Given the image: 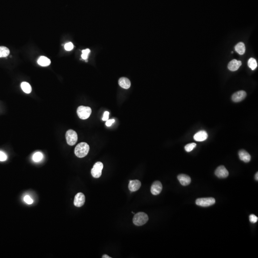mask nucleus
Wrapping results in <instances>:
<instances>
[{
    "instance_id": "dca6fc26",
    "label": "nucleus",
    "mask_w": 258,
    "mask_h": 258,
    "mask_svg": "<svg viewBox=\"0 0 258 258\" xmlns=\"http://www.w3.org/2000/svg\"><path fill=\"white\" fill-rule=\"evenodd\" d=\"M119 84L123 89H128L131 87V81L128 78L122 77L119 80Z\"/></svg>"
},
{
    "instance_id": "f8f14e48",
    "label": "nucleus",
    "mask_w": 258,
    "mask_h": 258,
    "mask_svg": "<svg viewBox=\"0 0 258 258\" xmlns=\"http://www.w3.org/2000/svg\"><path fill=\"white\" fill-rule=\"evenodd\" d=\"M177 178L180 184L184 186L189 185L191 182L190 177L188 175L184 174H180L178 175Z\"/></svg>"
},
{
    "instance_id": "412c9836",
    "label": "nucleus",
    "mask_w": 258,
    "mask_h": 258,
    "mask_svg": "<svg viewBox=\"0 0 258 258\" xmlns=\"http://www.w3.org/2000/svg\"><path fill=\"white\" fill-rule=\"evenodd\" d=\"M247 65H248L249 68H251L252 70H255L257 68V66H258L257 61L254 58H250L248 60V62H247Z\"/></svg>"
},
{
    "instance_id": "a211bd4d",
    "label": "nucleus",
    "mask_w": 258,
    "mask_h": 258,
    "mask_svg": "<svg viewBox=\"0 0 258 258\" xmlns=\"http://www.w3.org/2000/svg\"><path fill=\"white\" fill-rule=\"evenodd\" d=\"M235 49L239 55H243L245 52V46L243 42H239L235 46Z\"/></svg>"
},
{
    "instance_id": "6e6552de",
    "label": "nucleus",
    "mask_w": 258,
    "mask_h": 258,
    "mask_svg": "<svg viewBox=\"0 0 258 258\" xmlns=\"http://www.w3.org/2000/svg\"><path fill=\"white\" fill-rule=\"evenodd\" d=\"M85 202V197L83 193H78L75 196L74 204L77 207H81Z\"/></svg>"
},
{
    "instance_id": "6ab92c4d",
    "label": "nucleus",
    "mask_w": 258,
    "mask_h": 258,
    "mask_svg": "<svg viewBox=\"0 0 258 258\" xmlns=\"http://www.w3.org/2000/svg\"><path fill=\"white\" fill-rule=\"evenodd\" d=\"M21 87L23 91L27 94H29L32 91V87L27 82H22L21 84Z\"/></svg>"
},
{
    "instance_id": "2eb2a0df",
    "label": "nucleus",
    "mask_w": 258,
    "mask_h": 258,
    "mask_svg": "<svg viewBox=\"0 0 258 258\" xmlns=\"http://www.w3.org/2000/svg\"><path fill=\"white\" fill-rule=\"evenodd\" d=\"M239 158L242 161L248 163L251 161V155L244 150H241L239 152Z\"/></svg>"
},
{
    "instance_id": "5701e85b",
    "label": "nucleus",
    "mask_w": 258,
    "mask_h": 258,
    "mask_svg": "<svg viewBox=\"0 0 258 258\" xmlns=\"http://www.w3.org/2000/svg\"><path fill=\"white\" fill-rule=\"evenodd\" d=\"M197 146V144L195 143H190L189 144H187L184 147V149L185 151L188 152H190L192 151L194 148H195Z\"/></svg>"
},
{
    "instance_id": "bb28decb",
    "label": "nucleus",
    "mask_w": 258,
    "mask_h": 258,
    "mask_svg": "<svg viewBox=\"0 0 258 258\" xmlns=\"http://www.w3.org/2000/svg\"><path fill=\"white\" fill-rule=\"evenodd\" d=\"M24 201L29 205L32 204L33 203V199L31 198L29 196H28V195L24 197Z\"/></svg>"
},
{
    "instance_id": "39448f33",
    "label": "nucleus",
    "mask_w": 258,
    "mask_h": 258,
    "mask_svg": "<svg viewBox=\"0 0 258 258\" xmlns=\"http://www.w3.org/2000/svg\"><path fill=\"white\" fill-rule=\"evenodd\" d=\"M215 198L213 197H207V198H200L197 199L196 201V204L203 207H208L213 205L215 203Z\"/></svg>"
},
{
    "instance_id": "393cba45",
    "label": "nucleus",
    "mask_w": 258,
    "mask_h": 258,
    "mask_svg": "<svg viewBox=\"0 0 258 258\" xmlns=\"http://www.w3.org/2000/svg\"><path fill=\"white\" fill-rule=\"evenodd\" d=\"M65 49L66 51H71L74 48V45L71 42L68 43L66 44L65 45Z\"/></svg>"
},
{
    "instance_id": "cd10ccee",
    "label": "nucleus",
    "mask_w": 258,
    "mask_h": 258,
    "mask_svg": "<svg viewBox=\"0 0 258 258\" xmlns=\"http://www.w3.org/2000/svg\"><path fill=\"white\" fill-rule=\"evenodd\" d=\"M7 157L6 154L3 152L0 151V161H4L6 160Z\"/></svg>"
},
{
    "instance_id": "473e14b6",
    "label": "nucleus",
    "mask_w": 258,
    "mask_h": 258,
    "mask_svg": "<svg viewBox=\"0 0 258 258\" xmlns=\"http://www.w3.org/2000/svg\"><path fill=\"white\" fill-rule=\"evenodd\" d=\"M132 213H133V214H135V213H134V212H132Z\"/></svg>"
},
{
    "instance_id": "aec40b11",
    "label": "nucleus",
    "mask_w": 258,
    "mask_h": 258,
    "mask_svg": "<svg viewBox=\"0 0 258 258\" xmlns=\"http://www.w3.org/2000/svg\"><path fill=\"white\" fill-rule=\"evenodd\" d=\"M10 50L6 46H0V57H6L9 55Z\"/></svg>"
},
{
    "instance_id": "0eeeda50",
    "label": "nucleus",
    "mask_w": 258,
    "mask_h": 258,
    "mask_svg": "<svg viewBox=\"0 0 258 258\" xmlns=\"http://www.w3.org/2000/svg\"><path fill=\"white\" fill-rule=\"evenodd\" d=\"M216 176L220 178H225L229 176L228 170L223 166H220L217 168L215 172Z\"/></svg>"
},
{
    "instance_id": "9b49d317",
    "label": "nucleus",
    "mask_w": 258,
    "mask_h": 258,
    "mask_svg": "<svg viewBox=\"0 0 258 258\" xmlns=\"http://www.w3.org/2000/svg\"><path fill=\"white\" fill-rule=\"evenodd\" d=\"M141 187V183L138 180H130L129 184V189L131 192H135Z\"/></svg>"
},
{
    "instance_id": "423d86ee",
    "label": "nucleus",
    "mask_w": 258,
    "mask_h": 258,
    "mask_svg": "<svg viewBox=\"0 0 258 258\" xmlns=\"http://www.w3.org/2000/svg\"><path fill=\"white\" fill-rule=\"evenodd\" d=\"M103 164L100 162H98L94 164L91 171L92 176L95 178H98L100 177L102 174V170L103 169Z\"/></svg>"
},
{
    "instance_id": "20e7f679",
    "label": "nucleus",
    "mask_w": 258,
    "mask_h": 258,
    "mask_svg": "<svg viewBox=\"0 0 258 258\" xmlns=\"http://www.w3.org/2000/svg\"><path fill=\"white\" fill-rule=\"evenodd\" d=\"M66 142L70 146H73L76 144L78 141V134L74 130H68L66 134Z\"/></svg>"
},
{
    "instance_id": "f03ea898",
    "label": "nucleus",
    "mask_w": 258,
    "mask_h": 258,
    "mask_svg": "<svg viewBox=\"0 0 258 258\" xmlns=\"http://www.w3.org/2000/svg\"><path fill=\"white\" fill-rule=\"evenodd\" d=\"M148 220V216L146 213L144 212H139L134 215L133 221L134 224L138 226H140L146 223Z\"/></svg>"
},
{
    "instance_id": "9d476101",
    "label": "nucleus",
    "mask_w": 258,
    "mask_h": 258,
    "mask_svg": "<svg viewBox=\"0 0 258 258\" xmlns=\"http://www.w3.org/2000/svg\"><path fill=\"white\" fill-rule=\"evenodd\" d=\"M247 93L245 91H240L236 92L232 96V100L235 102H239L245 99Z\"/></svg>"
},
{
    "instance_id": "7ed1b4c3",
    "label": "nucleus",
    "mask_w": 258,
    "mask_h": 258,
    "mask_svg": "<svg viewBox=\"0 0 258 258\" xmlns=\"http://www.w3.org/2000/svg\"><path fill=\"white\" fill-rule=\"evenodd\" d=\"M91 109L89 107L80 106L77 109V114L80 119H87L91 114Z\"/></svg>"
},
{
    "instance_id": "a878e982",
    "label": "nucleus",
    "mask_w": 258,
    "mask_h": 258,
    "mask_svg": "<svg viewBox=\"0 0 258 258\" xmlns=\"http://www.w3.org/2000/svg\"><path fill=\"white\" fill-rule=\"evenodd\" d=\"M249 218H250V221H251V222L252 223H255L257 222L258 220V217L254 214H251L249 217Z\"/></svg>"
},
{
    "instance_id": "c85d7f7f",
    "label": "nucleus",
    "mask_w": 258,
    "mask_h": 258,
    "mask_svg": "<svg viewBox=\"0 0 258 258\" xmlns=\"http://www.w3.org/2000/svg\"><path fill=\"white\" fill-rule=\"evenodd\" d=\"M110 113L108 112H105L103 114V118H102V120L103 121H107L109 120V116Z\"/></svg>"
},
{
    "instance_id": "7c9ffc66",
    "label": "nucleus",
    "mask_w": 258,
    "mask_h": 258,
    "mask_svg": "<svg viewBox=\"0 0 258 258\" xmlns=\"http://www.w3.org/2000/svg\"><path fill=\"white\" fill-rule=\"evenodd\" d=\"M102 258H111V257H110V256H108V255H106V254H105V255H103V256H102Z\"/></svg>"
},
{
    "instance_id": "4be33fe9",
    "label": "nucleus",
    "mask_w": 258,
    "mask_h": 258,
    "mask_svg": "<svg viewBox=\"0 0 258 258\" xmlns=\"http://www.w3.org/2000/svg\"><path fill=\"white\" fill-rule=\"evenodd\" d=\"M43 155L40 152H36L33 156V160L36 162H39L42 160Z\"/></svg>"
},
{
    "instance_id": "c756f323",
    "label": "nucleus",
    "mask_w": 258,
    "mask_h": 258,
    "mask_svg": "<svg viewBox=\"0 0 258 258\" xmlns=\"http://www.w3.org/2000/svg\"><path fill=\"white\" fill-rule=\"evenodd\" d=\"M115 121L114 119L108 120L106 122V125L107 127L111 126L113 123L115 122Z\"/></svg>"
},
{
    "instance_id": "4468645a",
    "label": "nucleus",
    "mask_w": 258,
    "mask_h": 258,
    "mask_svg": "<svg viewBox=\"0 0 258 258\" xmlns=\"http://www.w3.org/2000/svg\"><path fill=\"white\" fill-rule=\"evenodd\" d=\"M208 137V133L205 131H200L195 134L194 139L196 141L202 142L205 140Z\"/></svg>"
},
{
    "instance_id": "2f4dec72",
    "label": "nucleus",
    "mask_w": 258,
    "mask_h": 258,
    "mask_svg": "<svg viewBox=\"0 0 258 258\" xmlns=\"http://www.w3.org/2000/svg\"><path fill=\"white\" fill-rule=\"evenodd\" d=\"M255 179H256L257 181L258 180V173L257 172L256 173V175H255Z\"/></svg>"
},
{
    "instance_id": "b1692460",
    "label": "nucleus",
    "mask_w": 258,
    "mask_h": 258,
    "mask_svg": "<svg viewBox=\"0 0 258 258\" xmlns=\"http://www.w3.org/2000/svg\"><path fill=\"white\" fill-rule=\"evenodd\" d=\"M90 52H91V50L89 49H86L82 50V54L81 55L82 58L84 60H86L88 57V55L90 53Z\"/></svg>"
},
{
    "instance_id": "f3484780",
    "label": "nucleus",
    "mask_w": 258,
    "mask_h": 258,
    "mask_svg": "<svg viewBox=\"0 0 258 258\" xmlns=\"http://www.w3.org/2000/svg\"><path fill=\"white\" fill-rule=\"evenodd\" d=\"M37 63L39 65L42 66H49L51 64V61L48 57L44 56H41L38 58Z\"/></svg>"
},
{
    "instance_id": "1a4fd4ad",
    "label": "nucleus",
    "mask_w": 258,
    "mask_h": 258,
    "mask_svg": "<svg viewBox=\"0 0 258 258\" xmlns=\"http://www.w3.org/2000/svg\"><path fill=\"white\" fill-rule=\"evenodd\" d=\"M163 186L161 183L159 181H156L153 183L151 188V193L153 195L156 196L160 194L162 190Z\"/></svg>"
},
{
    "instance_id": "f257e3e1",
    "label": "nucleus",
    "mask_w": 258,
    "mask_h": 258,
    "mask_svg": "<svg viewBox=\"0 0 258 258\" xmlns=\"http://www.w3.org/2000/svg\"><path fill=\"white\" fill-rule=\"evenodd\" d=\"M90 151L89 144L86 142H81L76 146L75 149V154L79 158L85 157Z\"/></svg>"
},
{
    "instance_id": "ddd939ff",
    "label": "nucleus",
    "mask_w": 258,
    "mask_h": 258,
    "mask_svg": "<svg viewBox=\"0 0 258 258\" xmlns=\"http://www.w3.org/2000/svg\"><path fill=\"white\" fill-rule=\"evenodd\" d=\"M242 64L241 61L236 59H233L228 64V69L231 71H235L239 69Z\"/></svg>"
}]
</instances>
